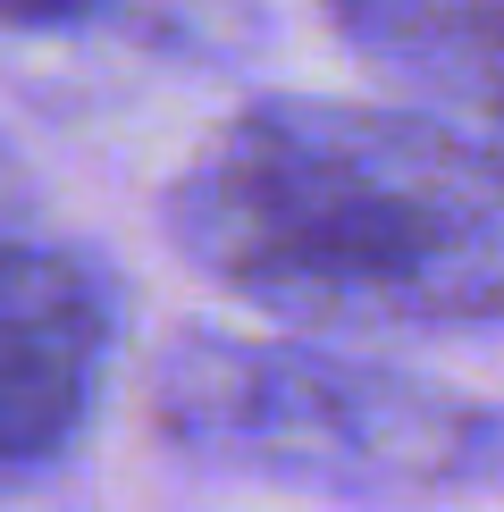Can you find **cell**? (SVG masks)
Listing matches in <instances>:
<instances>
[{
  "label": "cell",
  "mask_w": 504,
  "mask_h": 512,
  "mask_svg": "<svg viewBox=\"0 0 504 512\" xmlns=\"http://www.w3.org/2000/svg\"><path fill=\"white\" fill-rule=\"evenodd\" d=\"M353 59L504 160V0H328Z\"/></svg>",
  "instance_id": "obj_4"
},
{
  "label": "cell",
  "mask_w": 504,
  "mask_h": 512,
  "mask_svg": "<svg viewBox=\"0 0 504 512\" xmlns=\"http://www.w3.org/2000/svg\"><path fill=\"white\" fill-rule=\"evenodd\" d=\"M152 429L194 471L336 504H412L504 479L496 403L311 336L185 328L152 370Z\"/></svg>",
  "instance_id": "obj_2"
},
{
  "label": "cell",
  "mask_w": 504,
  "mask_h": 512,
  "mask_svg": "<svg viewBox=\"0 0 504 512\" xmlns=\"http://www.w3.org/2000/svg\"><path fill=\"white\" fill-rule=\"evenodd\" d=\"M168 236L286 328H504V160L412 101H252L168 185Z\"/></svg>",
  "instance_id": "obj_1"
},
{
  "label": "cell",
  "mask_w": 504,
  "mask_h": 512,
  "mask_svg": "<svg viewBox=\"0 0 504 512\" xmlns=\"http://www.w3.org/2000/svg\"><path fill=\"white\" fill-rule=\"evenodd\" d=\"M26 168H17V152H9V143H0V244H9V236H26Z\"/></svg>",
  "instance_id": "obj_6"
},
{
  "label": "cell",
  "mask_w": 504,
  "mask_h": 512,
  "mask_svg": "<svg viewBox=\"0 0 504 512\" xmlns=\"http://www.w3.org/2000/svg\"><path fill=\"white\" fill-rule=\"evenodd\" d=\"M101 9H118V0H0V26L9 34H68V26H93Z\"/></svg>",
  "instance_id": "obj_5"
},
{
  "label": "cell",
  "mask_w": 504,
  "mask_h": 512,
  "mask_svg": "<svg viewBox=\"0 0 504 512\" xmlns=\"http://www.w3.org/2000/svg\"><path fill=\"white\" fill-rule=\"evenodd\" d=\"M118 353V277L84 244H0V487L51 479L101 412Z\"/></svg>",
  "instance_id": "obj_3"
}]
</instances>
